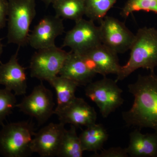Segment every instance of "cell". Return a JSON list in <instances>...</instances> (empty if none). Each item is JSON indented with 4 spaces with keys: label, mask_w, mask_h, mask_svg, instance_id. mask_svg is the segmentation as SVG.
I'll return each mask as SVG.
<instances>
[{
    "label": "cell",
    "mask_w": 157,
    "mask_h": 157,
    "mask_svg": "<svg viewBox=\"0 0 157 157\" xmlns=\"http://www.w3.org/2000/svg\"><path fill=\"white\" fill-rule=\"evenodd\" d=\"M128 88L134 101L132 107L122 113L126 124L140 130L151 128L157 134V74L154 71L148 75H139Z\"/></svg>",
    "instance_id": "cell-1"
},
{
    "label": "cell",
    "mask_w": 157,
    "mask_h": 157,
    "mask_svg": "<svg viewBox=\"0 0 157 157\" xmlns=\"http://www.w3.org/2000/svg\"><path fill=\"white\" fill-rule=\"evenodd\" d=\"M130 50L128 60L121 67L117 82L123 80L140 68L154 71L157 67V29L147 27L139 29Z\"/></svg>",
    "instance_id": "cell-2"
},
{
    "label": "cell",
    "mask_w": 157,
    "mask_h": 157,
    "mask_svg": "<svg viewBox=\"0 0 157 157\" xmlns=\"http://www.w3.org/2000/svg\"><path fill=\"white\" fill-rule=\"evenodd\" d=\"M36 134L33 124L23 121L3 125L0 131V154L6 157H25L33 153Z\"/></svg>",
    "instance_id": "cell-3"
},
{
    "label": "cell",
    "mask_w": 157,
    "mask_h": 157,
    "mask_svg": "<svg viewBox=\"0 0 157 157\" xmlns=\"http://www.w3.org/2000/svg\"><path fill=\"white\" fill-rule=\"evenodd\" d=\"M36 6L35 0H9L8 43L20 47L28 44L30 26L36 15Z\"/></svg>",
    "instance_id": "cell-4"
},
{
    "label": "cell",
    "mask_w": 157,
    "mask_h": 157,
    "mask_svg": "<svg viewBox=\"0 0 157 157\" xmlns=\"http://www.w3.org/2000/svg\"><path fill=\"white\" fill-rule=\"evenodd\" d=\"M85 92L86 97L95 103L104 118L108 117L124 103L122 90L116 81L106 76L88 84Z\"/></svg>",
    "instance_id": "cell-5"
},
{
    "label": "cell",
    "mask_w": 157,
    "mask_h": 157,
    "mask_svg": "<svg viewBox=\"0 0 157 157\" xmlns=\"http://www.w3.org/2000/svg\"><path fill=\"white\" fill-rule=\"evenodd\" d=\"M68 54L56 45L37 50L30 63L31 77L48 82L59 75Z\"/></svg>",
    "instance_id": "cell-6"
},
{
    "label": "cell",
    "mask_w": 157,
    "mask_h": 157,
    "mask_svg": "<svg viewBox=\"0 0 157 157\" xmlns=\"http://www.w3.org/2000/svg\"><path fill=\"white\" fill-rule=\"evenodd\" d=\"M102 44L100 29L91 20L83 18L75 21L73 28L68 31L62 47H68L76 53L82 54Z\"/></svg>",
    "instance_id": "cell-7"
},
{
    "label": "cell",
    "mask_w": 157,
    "mask_h": 157,
    "mask_svg": "<svg viewBox=\"0 0 157 157\" xmlns=\"http://www.w3.org/2000/svg\"><path fill=\"white\" fill-rule=\"evenodd\" d=\"M54 106L53 94L42 82L16 105L21 111L35 118L39 125L45 123L54 114Z\"/></svg>",
    "instance_id": "cell-8"
},
{
    "label": "cell",
    "mask_w": 157,
    "mask_h": 157,
    "mask_svg": "<svg viewBox=\"0 0 157 157\" xmlns=\"http://www.w3.org/2000/svg\"><path fill=\"white\" fill-rule=\"evenodd\" d=\"M99 22L103 45L117 54L123 53L130 49L135 35L127 27L124 23L107 15Z\"/></svg>",
    "instance_id": "cell-9"
},
{
    "label": "cell",
    "mask_w": 157,
    "mask_h": 157,
    "mask_svg": "<svg viewBox=\"0 0 157 157\" xmlns=\"http://www.w3.org/2000/svg\"><path fill=\"white\" fill-rule=\"evenodd\" d=\"M64 32L63 19L57 15L45 16L34 27L29 38L28 44L39 50L56 46L57 37Z\"/></svg>",
    "instance_id": "cell-10"
},
{
    "label": "cell",
    "mask_w": 157,
    "mask_h": 157,
    "mask_svg": "<svg viewBox=\"0 0 157 157\" xmlns=\"http://www.w3.org/2000/svg\"><path fill=\"white\" fill-rule=\"evenodd\" d=\"M64 124L51 123L36 133L31 144L32 153L42 157L57 156L65 130Z\"/></svg>",
    "instance_id": "cell-11"
},
{
    "label": "cell",
    "mask_w": 157,
    "mask_h": 157,
    "mask_svg": "<svg viewBox=\"0 0 157 157\" xmlns=\"http://www.w3.org/2000/svg\"><path fill=\"white\" fill-rule=\"evenodd\" d=\"M80 55L96 74L104 76L110 74L117 75L120 71L121 66L117 54L102 44Z\"/></svg>",
    "instance_id": "cell-12"
},
{
    "label": "cell",
    "mask_w": 157,
    "mask_h": 157,
    "mask_svg": "<svg viewBox=\"0 0 157 157\" xmlns=\"http://www.w3.org/2000/svg\"><path fill=\"white\" fill-rule=\"evenodd\" d=\"M60 122L70 124L75 127H87L95 124L97 113L84 99L76 98L70 104L59 111L54 112Z\"/></svg>",
    "instance_id": "cell-13"
},
{
    "label": "cell",
    "mask_w": 157,
    "mask_h": 157,
    "mask_svg": "<svg viewBox=\"0 0 157 157\" xmlns=\"http://www.w3.org/2000/svg\"><path fill=\"white\" fill-rule=\"evenodd\" d=\"M19 48L7 63L0 64V85L14 92L15 96L25 94L27 89L26 68L20 64L17 59Z\"/></svg>",
    "instance_id": "cell-14"
},
{
    "label": "cell",
    "mask_w": 157,
    "mask_h": 157,
    "mask_svg": "<svg viewBox=\"0 0 157 157\" xmlns=\"http://www.w3.org/2000/svg\"><path fill=\"white\" fill-rule=\"evenodd\" d=\"M96 74L88 67L81 55L71 51L59 75L75 82L80 86H86L91 82Z\"/></svg>",
    "instance_id": "cell-15"
},
{
    "label": "cell",
    "mask_w": 157,
    "mask_h": 157,
    "mask_svg": "<svg viewBox=\"0 0 157 157\" xmlns=\"http://www.w3.org/2000/svg\"><path fill=\"white\" fill-rule=\"evenodd\" d=\"M129 143L126 147L132 157H157V134H143L137 128L129 135Z\"/></svg>",
    "instance_id": "cell-16"
},
{
    "label": "cell",
    "mask_w": 157,
    "mask_h": 157,
    "mask_svg": "<svg viewBox=\"0 0 157 157\" xmlns=\"http://www.w3.org/2000/svg\"><path fill=\"white\" fill-rule=\"evenodd\" d=\"M108 136L104 126L95 123L86 127L79 137L83 151L96 153L103 148Z\"/></svg>",
    "instance_id": "cell-17"
},
{
    "label": "cell",
    "mask_w": 157,
    "mask_h": 157,
    "mask_svg": "<svg viewBox=\"0 0 157 157\" xmlns=\"http://www.w3.org/2000/svg\"><path fill=\"white\" fill-rule=\"evenodd\" d=\"M48 82L56 93L57 106L54 112L64 108L76 98L75 93L79 85L75 82L59 75Z\"/></svg>",
    "instance_id": "cell-18"
},
{
    "label": "cell",
    "mask_w": 157,
    "mask_h": 157,
    "mask_svg": "<svg viewBox=\"0 0 157 157\" xmlns=\"http://www.w3.org/2000/svg\"><path fill=\"white\" fill-rule=\"evenodd\" d=\"M52 5L56 15L62 19L76 21L85 15L83 0H56Z\"/></svg>",
    "instance_id": "cell-19"
},
{
    "label": "cell",
    "mask_w": 157,
    "mask_h": 157,
    "mask_svg": "<svg viewBox=\"0 0 157 157\" xmlns=\"http://www.w3.org/2000/svg\"><path fill=\"white\" fill-rule=\"evenodd\" d=\"M83 152L76 127L71 125L70 129L65 130L57 156L82 157Z\"/></svg>",
    "instance_id": "cell-20"
},
{
    "label": "cell",
    "mask_w": 157,
    "mask_h": 157,
    "mask_svg": "<svg viewBox=\"0 0 157 157\" xmlns=\"http://www.w3.org/2000/svg\"><path fill=\"white\" fill-rule=\"evenodd\" d=\"M117 0H83L85 15L89 19L100 21L107 15Z\"/></svg>",
    "instance_id": "cell-21"
},
{
    "label": "cell",
    "mask_w": 157,
    "mask_h": 157,
    "mask_svg": "<svg viewBox=\"0 0 157 157\" xmlns=\"http://www.w3.org/2000/svg\"><path fill=\"white\" fill-rule=\"evenodd\" d=\"M139 11L157 14V0H127L121 11V15L126 18L132 13Z\"/></svg>",
    "instance_id": "cell-22"
},
{
    "label": "cell",
    "mask_w": 157,
    "mask_h": 157,
    "mask_svg": "<svg viewBox=\"0 0 157 157\" xmlns=\"http://www.w3.org/2000/svg\"><path fill=\"white\" fill-rule=\"evenodd\" d=\"M12 91L5 88L0 89V125H4L6 118L16 107L17 100Z\"/></svg>",
    "instance_id": "cell-23"
},
{
    "label": "cell",
    "mask_w": 157,
    "mask_h": 157,
    "mask_svg": "<svg viewBox=\"0 0 157 157\" xmlns=\"http://www.w3.org/2000/svg\"><path fill=\"white\" fill-rule=\"evenodd\" d=\"M100 152L94 153L93 157H128L129 156L126 148L120 147L102 149Z\"/></svg>",
    "instance_id": "cell-24"
},
{
    "label": "cell",
    "mask_w": 157,
    "mask_h": 157,
    "mask_svg": "<svg viewBox=\"0 0 157 157\" xmlns=\"http://www.w3.org/2000/svg\"><path fill=\"white\" fill-rule=\"evenodd\" d=\"M9 13V1L0 0V30L6 25Z\"/></svg>",
    "instance_id": "cell-25"
},
{
    "label": "cell",
    "mask_w": 157,
    "mask_h": 157,
    "mask_svg": "<svg viewBox=\"0 0 157 157\" xmlns=\"http://www.w3.org/2000/svg\"><path fill=\"white\" fill-rule=\"evenodd\" d=\"M46 5H49L50 4H52L56 0H42Z\"/></svg>",
    "instance_id": "cell-26"
},
{
    "label": "cell",
    "mask_w": 157,
    "mask_h": 157,
    "mask_svg": "<svg viewBox=\"0 0 157 157\" xmlns=\"http://www.w3.org/2000/svg\"><path fill=\"white\" fill-rule=\"evenodd\" d=\"M3 50V45L2 43V40L1 39H0V56H1V55L2 53Z\"/></svg>",
    "instance_id": "cell-27"
}]
</instances>
